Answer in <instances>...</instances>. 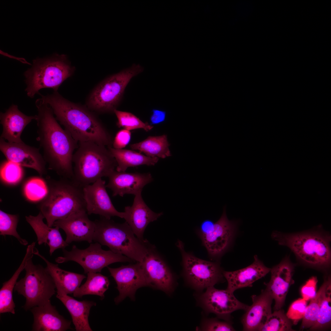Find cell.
<instances>
[{"mask_svg":"<svg viewBox=\"0 0 331 331\" xmlns=\"http://www.w3.org/2000/svg\"><path fill=\"white\" fill-rule=\"evenodd\" d=\"M35 104L38 136L36 139L50 167L59 175L72 179V159L78 143L58 123L51 107L40 98Z\"/></svg>","mask_w":331,"mask_h":331,"instance_id":"obj_1","label":"cell"},{"mask_svg":"<svg viewBox=\"0 0 331 331\" xmlns=\"http://www.w3.org/2000/svg\"><path fill=\"white\" fill-rule=\"evenodd\" d=\"M40 98L51 108L55 119L78 143L90 141L112 146L113 140L96 114L85 105L67 99L58 91Z\"/></svg>","mask_w":331,"mask_h":331,"instance_id":"obj_2","label":"cell"},{"mask_svg":"<svg viewBox=\"0 0 331 331\" xmlns=\"http://www.w3.org/2000/svg\"><path fill=\"white\" fill-rule=\"evenodd\" d=\"M271 236L279 245L289 248L297 259L302 263L320 269L329 267L331 234L321 226L295 233L274 231Z\"/></svg>","mask_w":331,"mask_h":331,"instance_id":"obj_3","label":"cell"},{"mask_svg":"<svg viewBox=\"0 0 331 331\" xmlns=\"http://www.w3.org/2000/svg\"><path fill=\"white\" fill-rule=\"evenodd\" d=\"M106 147L92 142H79L73 157L72 180L83 188L102 177H108L117 164Z\"/></svg>","mask_w":331,"mask_h":331,"instance_id":"obj_4","label":"cell"},{"mask_svg":"<svg viewBox=\"0 0 331 331\" xmlns=\"http://www.w3.org/2000/svg\"><path fill=\"white\" fill-rule=\"evenodd\" d=\"M95 221L93 240L108 246L113 252L124 255L133 261L141 262L153 245L141 240L125 222L117 223L101 216Z\"/></svg>","mask_w":331,"mask_h":331,"instance_id":"obj_5","label":"cell"},{"mask_svg":"<svg viewBox=\"0 0 331 331\" xmlns=\"http://www.w3.org/2000/svg\"><path fill=\"white\" fill-rule=\"evenodd\" d=\"M75 70V67L65 55L55 54L36 58L33 60L31 67L24 74L27 96L33 98L43 88H51L57 91L61 85L73 75Z\"/></svg>","mask_w":331,"mask_h":331,"instance_id":"obj_6","label":"cell"},{"mask_svg":"<svg viewBox=\"0 0 331 331\" xmlns=\"http://www.w3.org/2000/svg\"><path fill=\"white\" fill-rule=\"evenodd\" d=\"M40 209L50 227L56 220L86 211L83 188L68 178L54 182Z\"/></svg>","mask_w":331,"mask_h":331,"instance_id":"obj_7","label":"cell"},{"mask_svg":"<svg viewBox=\"0 0 331 331\" xmlns=\"http://www.w3.org/2000/svg\"><path fill=\"white\" fill-rule=\"evenodd\" d=\"M143 70L141 65L134 64L105 78L90 92L85 105L96 114L114 113L121 101L130 81Z\"/></svg>","mask_w":331,"mask_h":331,"instance_id":"obj_8","label":"cell"},{"mask_svg":"<svg viewBox=\"0 0 331 331\" xmlns=\"http://www.w3.org/2000/svg\"><path fill=\"white\" fill-rule=\"evenodd\" d=\"M32 258L26 263L25 276L17 282L14 289L25 298L23 307L26 311L50 300L56 292L54 281L46 268L34 264Z\"/></svg>","mask_w":331,"mask_h":331,"instance_id":"obj_9","label":"cell"},{"mask_svg":"<svg viewBox=\"0 0 331 331\" xmlns=\"http://www.w3.org/2000/svg\"><path fill=\"white\" fill-rule=\"evenodd\" d=\"M176 244L181 255L182 275L185 283L195 292H202L208 287L225 281L224 270L218 261L203 260L186 252L180 240Z\"/></svg>","mask_w":331,"mask_h":331,"instance_id":"obj_10","label":"cell"},{"mask_svg":"<svg viewBox=\"0 0 331 331\" xmlns=\"http://www.w3.org/2000/svg\"><path fill=\"white\" fill-rule=\"evenodd\" d=\"M63 251V256L56 258L55 262L58 263L69 261L76 262L83 268L85 274L89 272H100L104 267L114 263L133 261L122 254L115 253L110 250H103L101 245L97 242L91 243L85 249H79L74 245L70 251L65 249Z\"/></svg>","mask_w":331,"mask_h":331,"instance_id":"obj_11","label":"cell"},{"mask_svg":"<svg viewBox=\"0 0 331 331\" xmlns=\"http://www.w3.org/2000/svg\"><path fill=\"white\" fill-rule=\"evenodd\" d=\"M236 224L227 218L226 207L216 222L207 220L202 223L198 233L211 258L218 259L228 249L234 236Z\"/></svg>","mask_w":331,"mask_h":331,"instance_id":"obj_12","label":"cell"},{"mask_svg":"<svg viewBox=\"0 0 331 331\" xmlns=\"http://www.w3.org/2000/svg\"><path fill=\"white\" fill-rule=\"evenodd\" d=\"M234 293L211 286L205 291L195 292L194 295L196 305L202 309L203 314L213 313L219 319L231 321L232 313L238 310L245 311L249 306L237 299Z\"/></svg>","mask_w":331,"mask_h":331,"instance_id":"obj_13","label":"cell"},{"mask_svg":"<svg viewBox=\"0 0 331 331\" xmlns=\"http://www.w3.org/2000/svg\"><path fill=\"white\" fill-rule=\"evenodd\" d=\"M140 262L148 286L171 295L177 285L176 276L154 245Z\"/></svg>","mask_w":331,"mask_h":331,"instance_id":"obj_14","label":"cell"},{"mask_svg":"<svg viewBox=\"0 0 331 331\" xmlns=\"http://www.w3.org/2000/svg\"><path fill=\"white\" fill-rule=\"evenodd\" d=\"M115 280L119 295L114 299L118 304L127 297L135 300L137 290L148 285L140 262L116 268L107 267Z\"/></svg>","mask_w":331,"mask_h":331,"instance_id":"obj_15","label":"cell"},{"mask_svg":"<svg viewBox=\"0 0 331 331\" xmlns=\"http://www.w3.org/2000/svg\"><path fill=\"white\" fill-rule=\"evenodd\" d=\"M105 181L100 179L83 188L84 199L88 214H97L110 219L112 216L124 218V212L117 211L106 191Z\"/></svg>","mask_w":331,"mask_h":331,"instance_id":"obj_16","label":"cell"},{"mask_svg":"<svg viewBox=\"0 0 331 331\" xmlns=\"http://www.w3.org/2000/svg\"><path fill=\"white\" fill-rule=\"evenodd\" d=\"M294 269V265L288 256L271 268L270 280L265 284V289L275 301L274 310L281 309L284 303L289 289L293 283Z\"/></svg>","mask_w":331,"mask_h":331,"instance_id":"obj_17","label":"cell"},{"mask_svg":"<svg viewBox=\"0 0 331 331\" xmlns=\"http://www.w3.org/2000/svg\"><path fill=\"white\" fill-rule=\"evenodd\" d=\"M0 150L7 160L31 168L40 174L45 172V162L39 149L21 142L10 143L0 138Z\"/></svg>","mask_w":331,"mask_h":331,"instance_id":"obj_18","label":"cell"},{"mask_svg":"<svg viewBox=\"0 0 331 331\" xmlns=\"http://www.w3.org/2000/svg\"><path fill=\"white\" fill-rule=\"evenodd\" d=\"M53 226L58 227L64 231L66 234L65 241L68 244L74 241H82L91 243L93 240L95 223L89 219L86 210L56 220Z\"/></svg>","mask_w":331,"mask_h":331,"instance_id":"obj_19","label":"cell"},{"mask_svg":"<svg viewBox=\"0 0 331 331\" xmlns=\"http://www.w3.org/2000/svg\"><path fill=\"white\" fill-rule=\"evenodd\" d=\"M108 177V182L106 187L112 191L113 196L123 197L126 194L135 195L142 192L143 187L153 180L149 172L128 173L115 170Z\"/></svg>","mask_w":331,"mask_h":331,"instance_id":"obj_20","label":"cell"},{"mask_svg":"<svg viewBox=\"0 0 331 331\" xmlns=\"http://www.w3.org/2000/svg\"><path fill=\"white\" fill-rule=\"evenodd\" d=\"M252 304L249 306L241 318L243 330L259 331L272 313L273 299L265 289L258 295L251 296Z\"/></svg>","mask_w":331,"mask_h":331,"instance_id":"obj_21","label":"cell"},{"mask_svg":"<svg viewBox=\"0 0 331 331\" xmlns=\"http://www.w3.org/2000/svg\"><path fill=\"white\" fill-rule=\"evenodd\" d=\"M124 219L130 226L135 235L144 240L145 230L151 222L156 220L163 215L152 211L143 200L141 192L135 195L131 206L125 207Z\"/></svg>","mask_w":331,"mask_h":331,"instance_id":"obj_22","label":"cell"},{"mask_svg":"<svg viewBox=\"0 0 331 331\" xmlns=\"http://www.w3.org/2000/svg\"><path fill=\"white\" fill-rule=\"evenodd\" d=\"M30 310L33 314V322L32 331H65L72 329L71 321L60 315L50 300Z\"/></svg>","mask_w":331,"mask_h":331,"instance_id":"obj_23","label":"cell"},{"mask_svg":"<svg viewBox=\"0 0 331 331\" xmlns=\"http://www.w3.org/2000/svg\"><path fill=\"white\" fill-rule=\"evenodd\" d=\"M271 269L255 255L253 263L245 268L233 271L224 270L223 275L227 282L226 289L234 292L239 289L252 287L253 283L265 276Z\"/></svg>","mask_w":331,"mask_h":331,"instance_id":"obj_24","label":"cell"},{"mask_svg":"<svg viewBox=\"0 0 331 331\" xmlns=\"http://www.w3.org/2000/svg\"><path fill=\"white\" fill-rule=\"evenodd\" d=\"M36 118V115H25L18 109L17 105L12 104L4 112H0V123L3 127L0 138L10 143L22 142L21 135L23 131Z\"/></svg>","mask_w":331,"mask_h":331,"instance_id":"obj_25","label":"cell"},{"mask_svg":"<svg viewBox=\"0 0 331 331\" xmlns=\"http://www.w3.org/2000/svg\"><path fill=\"white\" fill-rule=\"evenodd\" d=\"M56 297L63 304L72 317L77 331H92L88 318L91 307L96 303L93 301L84 300L78 301L68 295L59 285L55 284Z\"/></svg>","mask_w":331,"mask_h":331,"instance_id":"obj_26","label":"cell"},{"mask_svg":"<svg viewBox=\"0 0 331 331\" xmlns=\"http://www.w3.org/2000/svg\"><path fill=\"white\" fill-rule=\"evenodd\" d=\"M25 218L36 235L38 244L48 245L51 256L56 249H64L69 245L62 237L59 227L52 228L44 222V218L41 212L36 216L30 215Z\"/></svg>","mask_w":331,"mask_h":331,"instance_id":"obj_27","label":"cell"},{"mask_svg":"<svg viewBox=\"0 0 331 331\" xmlns=\"http://www.w3.org/2000/svg\"><path fill=\"white\" fill-rule=\"evenodd\" d=\"M36 242H33L27 248L25 255L18 268L11 278L3 283L0 290V314L10 313L15 314V304L13 293L17 280L21 272L25 269L28 260L32 258L36 250Z\"/></svg>","mask_w":331,"mask_h":331,"instance_id":"obj_28","label":"cell"},{"mask_svg":"<svg viewBox=\"0 0 331 331\" xmlns=\"http://www.w3.org/2000/svg\"><path fill=\"white\" fill-rule=\"evenodd\" d=\"M46 263L47 270L53 279L55 284L59 285L67 294H73L79 287L82 281L86 278L84 275L64 270L58 264L49 262L41 255L37 249L34 253Z\"/></svg>","mask_w":331,"mask_h":331,"instance_id":"obj_29","label":"cell"},{"mask_svg":"<svg viewBox=\"0 0 331 331\" xmlns=\"http://www.w3.org/2000/svg\"><path fill=\"white\" fill-rule=\"evenodd\" d=\"M107 147L116 161V170L118 172H125L129 167L154 166L159 160L158 157L148 156L131 150L116 149L112 146Z\"/></svg>","mask_w":331,"mask_h":331,"instance_id":"obj_30","label":"cell"},{"mask_svg":"<svg viewBox=\"0 0 331 331\" xmlns=\"http://www.w3.org/2000/svg\"><path fill=\"white\" fill-rule=\"evenodd\" d=\"M169 145L167 135H163L149 136L144 140L131 144L129 146L132 149L138 150L147 156L164 158L171 156Z\"/></svg>","mask_w":331,"mask_h":331,"instance_id":"obj_31","label":"cell"},{"mask_svg":"<svg viewBox=\"0 0 331 331\" xmlns=\"http://www.w3.org/2000/svg\"><path fill=\"white\" fill-rule=\"evenodd\" d=\"M87 274L86 282L76 290L73 296L81 298L85 295H94L100 296L102 300L110 284L108 277L99 273L89 272Z\"/></svg>","mask_w":331,"mask_h":331,"instance_id":"obj_32","label":"cell"},{"mask_svg":"<svg viewBox=\"0 0 331 331\" xmlns=\"http://www.w3.org/2000/svg\"><path fill=\"white\" fill-rule=\"evenodd\" d=\"M331 282L329 276L325 277L315 296L310 300L302 318L301 327L302 329L310 328L316 322L326 288Z\"/></svg>","mask_w":331,"mask_h":331,"instance_id":"obj_33","label":"cell"},{"mask_svg":"<svg viewBox=\"0 0 331 331\" xmlns=\"http://www.w3.org/2000/svg\"><path fill=\"white\" fill-rule=\"evenodd\" d=\"M114 113L117 119L116 125L129 131L142 129L146 131L151 130L154 127L148 122H144L133 114L127 112L116 109Z\"/></svg>","mask_w":331,"mask_h":331,"instance_id":"obj_34","label":"cell"},{"mask_svg":"<svg viewBox=\"0 0 331 331\" xmlns=\"http://www.w3.org/2000/svg\"><path fill=\"white\" fill-rule=\"evenodd\" d=\"M331 282L328 285L322 302L317 321L310 328L311 330L325 329L330 325L331 321Z\"/></svg>","mask_w":331,"mask_h":331,"instance_id":"obj_35","label":"cell"},{"mask_svg":"<svg viewBox=\"0 0 331 331\" xmlns=\"http://www.w3.org/2000/svg\"><path fill=\"white\" fill-rule=\"evenodd\" d=\"M293 331L292 324L281 309L272 313L259 331Z\"/></svg>","mask_w":331,"mask_h":331,"instance_id":"obj_36","label":"cell"},{"mask_svg":"<svg viewBox=\"0 0 331 331\" xmlns=\"http://www.w3.org/2000/svg\"><path fill=\"white\" fill-rule=\"evenodd\" d=\"M18 220L17 215L8 214L0 210V234L14 236L20 244L26 245L28 244L27 241L21 238L17 230Z\"/></svg>","mask_w":331,"mask_h":331,"instance_id":"obj_37","label":"cell"},{"mask_svg":"<svg viewBox=\"0 0 331 331\" xmlns=\"http://www.w3.org/2000/svg\"><path fill=\"white\" fill-rule=\"evenodd\" d=\"M24 192L27 199L36 201L44 198L48 191L46 184L42 180L33 178L27 182L24 186Z\"/></svg>","mask_w":331,"mask_h":331,"instance_id":"obj_38","label":"cell"},{"mask_svg":"<svg viewBox=\"0 0 331 331\" xmlns=\"http://www.w3.org/2000/svg\"><path fill=\"white\" fill-rule=\"evenodd\" d=\"M196 330L201 331L235 330L231 321H221L217 318H208L204 315L199 325L196 327Z\"/></svg>","mask_w":331,"mask_h":331,"instance_id":"obj_39","label":"cell"},{"mask_svg":"<svg viewBox=\"0 0 331 331\" xmlns=\"http://www.w3.org/2000/svg\"><path fill=\"white\" fill-rule=\"evenodd\" d=\"M23 174L21 166L8 160L2 165L0 169L2 179L6 182L14 184L19 181Z\"/></svg>","mask_w":331,"mask_h":331,"instance_id":"obj_40","label":"cell"},{"mask_svg":"<svg viewBox=\"0 0 331 331\" xmlns=\"http://www.w3.org/2000/svg\"><path fill=\"white\" fill-rule=\"evenodd\" d=\"M307 302L302 298H299L290 305L286 315L294 324L296 325L303 318L307 306Z\"/></svg>","mask_w":331,"mask_h":331,"instance_id":"obj_41","label":"cell"},{"mask_svg":"<svg viewBox=\"0 0 331 331\" xmlns=\"http://www.w3.org/2000/svg\"><path fill=\"white\" fill-rule=\"evenodd\" d=\"M318 279L316 276L310 277L302 287L301 293L302 298L306 301L314 298L316 294Z\"/></svg>","mask_w":331,"mask_h":331,"instance_id":"obj_42","label":"cell"},{"mask_svg":"<svg viewBox=\"0 0 331 331\" xmlns=\"http://www.w3.org/2000/svg\"><path fill=\"white\" fill-rule=\"evenodd\" d=\"M131 137L130 131L122 129L116 134L113 141L112 146L115 149H121L124 148L129 143Z\"/></svg>","mask_w":331,"mask_h":331,"instance_id":"obj_43","label":"cell"},{"mask_svg":"<svg viewBox=\"0 0 331 331\" xmlns=\"http://www.w3.org/2000/svg\"><path fill=\"white\" fill-rule=\"evenodd\" d=\"M152 112L150 118V125L158 124L165 120L166 116V112L165 111L154 109Z\"/></svg>","mask_w":331,"mask_h":331,"instance_id":"obj_44","label":"cell"}]
</instances>
